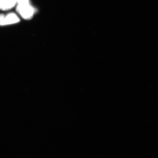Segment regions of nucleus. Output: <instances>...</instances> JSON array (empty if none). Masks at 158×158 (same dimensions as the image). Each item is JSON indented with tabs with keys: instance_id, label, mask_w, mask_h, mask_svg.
<instances>
[{
	"instance_id": "obj_3",
	"label": "nucleus",
	"mask_w": 158,
	"mask_h": 158,
	"mask_svg": "<svg viewBox=\"0 0 158 158\" xmlns=\"http://www.w3.org/2000/svg\"><path fill=\"white\" fill-rule=\"evenodd\" d=\"M16 4V0H0V10L4 11L11 10Z\"/></svg>"
},
{
	"instance_id": "obj_2",
	"label": "nucleus",
	"mask_w": 158,
	"mask_h": 158,
	"mask_svg": "<svg viewBox=\"0 0 158 158\" xmlns=\"http://www.w3.org/2000/svg\"><path fill=\"white\" fill-rule=\"evenodd\" d=\"M20 22V19L15 13L11 12L4 16V18L0 21V26H5L9 25L14 24Z\"/></svg>"
},
{
	"instance_id": "obj_1",
	"label": "nucleus",
	"mask_w": 158,
	"mask_h": 158,
	"mask_svg": "<svg viewBox=\"0 0 158 158\" xmlns=\"http://www.w3.org/2000/svg\"><path fill=\"white\" fill-rule=\"evenodd\" d=\"M16 11L23 19L27 20L32 19L36 11V9L31 4H19L16 6Z\"/></svg>"
},
{
	"instance_id": "obj_4",
	"label": "nucleus",
	"mask_w": 158,
	"mask_h": 158,
	"mask_svg": "<svg viewBox=\"0 0 158 158\" xmlns=\"http://www.w3.org/2000/svg\"><path fill=\"white\" fill-rule=\"evenodd\" d=\"M16 3L19 5H23V4H30V0H16Z\"/></svg>"
},
{
	"instance_id": "obj_5",
	"label": "nucleus",
	"mask_w": 158,
	"mask_h": 158,
	"mask_svg": "<svg viewBox=\"0 0 158 158\" xmlns=\"http://www.w3.org/2000/svg\"><path fill=\"white\" fill-rule=\"evenodd\" d=\"M4 16H5V15H4V14H0V21H1L3 19Z\"/></svg>"
}]
</instances>
